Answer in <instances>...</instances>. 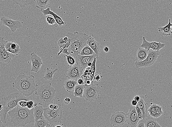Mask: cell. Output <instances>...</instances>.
<instances>
[{"label":"cell","mask_w":172,"mask_h":127,"mask_svg":"<svg viewBox=\"0 0 172 127\" xmlns=\"http://www.w3.org/2000/svg\"><path fill=\"white\" fill-rule=\"evenodd\" d=\"M155 105V104L152 105L148 109V113H149L150 116L156 118V113Z\"/></svg>","instance_id":"32"},{"label":"cell","mask_w":172,"mask_h":127,"mask_svg":"<svg viewBox=\"0 0 172 127\" xmlns=\"http://www.w3.org/2000/svg\"><path fill=\"white\" fill-rule=\"evenodd\" d=\"M127 114L122 111L116 112L111 115L110 123L112 126H120L126 123Z\"/></svg>","instance_id":"10"},{"label":"cell","mask_w":172,"mask_h":127,"mask_svg":"<svg viewBox=\"0 0 172 127\" xmlns=\"http://www.w3.org/2000/svg\"><path fill=\"white\" fill-rule=\"evenodd\" d=\"M92 62H90L88 63V67H91V66L92 65Z\"/></svg>","instance_id":"54"},{"label":"cell","mask_w":172,"mask_h":127,"mask_svg":"<svg viewBox=\"0 0 172 127\" xmlns=\"http://www.w3.org/2000/svg\"><path fill=\"white\" fill-rule=\"evenodd\" d=\"M101 92L98 84L95 83L93 81L90 85H86L83 97L86 101H96L99 98Z\"/></svg>","instance_id":"6"},{"label":"cell","mask_w":172,"mask_h":127,"mask_svg":"<svg viewBox=\"0 0 172 127\" xmlns=\"http://www.w3.org/2000/svg\"><path fill=\"white\" fill-rule=\"evenodd\" d=\"M53 107H54V105H53V104H51L49 105L48 107L50 109H53Z\"/></svg>","instance_id":"53"},{"label":"cell","mask_w":172,"mask_h":127,"mask_svg":"<svg viewBox=\"0 0 172 127\" xmlns=\"http://www.w3.org/2000/svg\"><path fill=\"white\" fill-rule=\"evenodd\" d=\"M0 24L8 27L12 32H16L17 29L22 27V23L20 21L14 20L6 17H2L0 19Z\"/></svg>","instance_id":"9"},{"label":"cell","mask_w":172,"mask_h":127,"mask_svg":"<svg viewBox=\"0 0 172 127\" xmlns=\"http://www.w3.org/2000/svg\"><path fill=\"white\" fill-rule=\"evenodd\" d=\"M104 51L106 52H108L109 51L110 49L109 47H108V46H106L105 48H104Z\"/></svg>","instance_id":"50"},{"label":"cell","mask_w":172,"mask_h":127,"mask_svg":"<svg viewBox=\"0 0 172 127\" xmlns=\"http://www.w3.org/2000/svg\"><path fill=\"white\" fill-rule=\"evenodd\" d=\"M7 42L5 41L3 37H0V51L6 50L5 46Z\"/></svg>","instance_id":"36"},{"label":"cell","mask_w":172,"mask_h":127,"mask_svg":"<svg viewBox=\"0 0 172 127\" xmlns=\"http://www.w3.org/2000/svg\"><path fill=\"white\" fill-rule=\"evenodd\" d=\"M12 86L24 96L28 97L35 92L39 86L35 83L34 76L26 75L21 73L12 83Z\"/></svg>","instance_id":"2"},{"label":"cell","mask_w":172,"mask_h":127,"mask_svg":"<svg viewBox=\"0 0 172 127\" xmlns=\"http://www.w3.org/2000/svg\"><path fill=\"white\" fill-rule=\"evenodd\" d=\"M30 58L32 63L31 72H39L42 65L43 64L42 59L34 52L32 53L31 54Z\"/></svg>","instance_id":"14"},{"label":"cell","mask_w":172,"mask_h":127,"mask_svg":"<svg viewBox=\"0 0 172 127\" xmlns=\"http://www.w3.org/2000/svg\"><path fill=\"white\" fill-rule=\"evenodd\" d=\"M63 108L59 104V108L57 110L50 109L48 107L44 108L43 115L50 124L52 125L60 121L63 117Z\"/></svg>","instance_id":"7"},{"label":"cell","mask_w":172,"mask_h":127,"mask_svg":"<svg viewBox=\"0 0 172 127\" xmlns=\"http://www.w3.org/2000/svg\"><path fill=\"white\" fill-rule=\"evenodd\" d=\"M61 53L67 55H71V53L69 52L68 49V48H65L63 50Z\"/></svg>","instance_id":"45"},{"label":"cell","mask_w":172,"mask_h":127,"mask_svg":"<svg viewBox=\"0 0 172 127\" xmlns=\"http://www.w3.org/2000/svg\"><path fill=\"white\" fill-rule=\"evenodd\" d=\"M5 48L7 51L13 54L14 56H18L21 52L20 46L14 41L7 42Z\"/></svg>","instance_id":"17"},{"label":"cell","mask_w":172,"mask_h":127,"mask_svg":"<svg viewBox=\"0 0 172 127\" xmlns=\"http://www.w3.org/2000/svg\"><path fill=\"white\" fill-rule=\"evenodd\" d=\"M160 52L159 51L150 50L145 60L140 62H136L135 65L137 69L142 67H148L154 65L156 62Z\"/></svg>","instance_id":"8"},{"label":"cell","mask_w":172,"mask_h":127,"mask_svg":"<svg viewBox=\"0 0 172 127\" xmlns=\"http://www.w3.org/2000/svg\"><path fill=\"white\" fill-rule=\"evenodd\" d=\"M61 127V125H57V126H56V127Z\"/></svg>","instance_id":"55"},{"label":"cell","mask_w":172,"mask_h":127,"mask_svg":"<svg viewBox=\"0 0 172 127\" xmlns=\"http://www.w3.org/2000/svg\"><path fill=\"white\" fill-rule=\"evenodd\" d=\"M85 86H86V85H81L77 83L76 85L74 90V96L82 98L83 97V95Z\"/></svg>","instance_id":"27"},{"label":"cell","mask_w":172,"mask_h":127,"mask_svg":"<svg viewBox=\"0 0 172 127\" xmlns=\"http://www.w3.org/2000/svg\"><path fill=\"white\" fill-rule=\"evenodd\" d=\"M5 126L4 125V124L3 123L2 121L1 116H0V127H4Z\"/></svg>","instance_id":"51"},{"label":"cell","mask_w":172,"mask_h":127,"mask_svg":"<svg viewBox=\"0 0 172 127\" xmlns=\"http://www.w3.org/2000/svg\"><path fill=\"white\" fill-rule=\"evenodd\" d=\"M58 71V69H56L52 71L49 68L47 67V68L45 75H44L43 77L44 79L47 80H49V81H52L53 76H54V74Z\"/></svg>","instance_id":"31"},{"label":"cell","mask_w":172,"mask_h":127,"mask_svg":"<svg viewBox=\"0 0 172 127\" xmlns=\"http://www.w3.org/2000/svg\"><path fill=\"white\" fill-rule=\"evenodd\" d=\"M148 50L140 46L137 52L136 61L140 62L145 60L148 56Z\"/></svg>","instance_id":"24"},{"label":"cell","mask_w":172,"mask_h":127,"mask_svg":"<svg viewBox=\"0 0 172 127\" xmlns=\"http://www.w3.org/2000/svg\"><path fill=\"white\" fill-rule=\"evenodd\" d=\"M44 107L42 105L36 106L34 108L33 115L35 120H39L44 118Z\"/></svg>","instance_id":"25"},{"label":"cell","mask_w":172,"mask_h":127,"mask_svg":"<svg viewBox=\"0 0 172 127\" xmlns=\"http://www.w3.org/2000/svg\"><path fill=\"white\" fill-rule=\"evenodd\" d=\"M13 3L18 5L21 8L33 5L35 0H11Z\"/></svg>","instance_id":"26"},{"label":"cell","mask_w":172,"mask_h":127,"mask_svg":"<svg viewBox=\"0 0 172 127\" xmlns=\"http://www.w3.org/2000/svg\"><path fill=\"white\" fill-rule=\"evenodd\" d=\"M21 100L28 101L29 99L21 93H14L3 97L0 102V116L4 124L7 123L8 112L18 105Z\"/></svg>","instance_id":"3"},{"label":"cell","mask_w":172,"mask_h":127,"mask_svg":"<svg viewBox=\"0 0 172 127\" xmlns=\"http://www.w3.org/2000/svg\"><path fill=\"white\" fill-rule=\"evenodd\" d=\"M34 108L31 110L18 105L8 112L12 123L14 126H25L35 121Z\"/></svg>","instance_id":"1"},{"label":"cell","mask_w":172,"mask_h":127,"mask_svg":"<svg viewBox=\"0 0 172 127\" xmlns=\"http://www.w3.org/2000/svg\"><path fill=\"white\" fill-rule=\"evenodd\" d=\"M71 40L69 38V40L68 41L67 43H65L63 44L62 45H61L60 46V50H59V52L58 53V56H59L60 55L63 51V50L66 48H68L70 45H71Z\"/></svg>","instance_id":"35"},{"label":"cell","mask_w":172,"mask_h":127,"mask_svg":"<svg viewBox=\"0 0 172 127\" xmlns=\"http://www.w3.org/2000/svg\"><path fill=\"white\" fill-rule=\"evenodd\" d=\"M165 44L162 43L161 42H157L155 41L149 42L146 41L145 37H143V42L140 47L146 49L149 51L150 49L159 51L165 47Z\"/></svg>","instance_id":"12"},{"label":"cell","mask_w":172,"mask_h":127,"mask_svg":"<svg viewBox=\"0 0 172 127\" xmlns=\"http://www.w3.org/2000/svg\"><path fill=\"white\" fill-rule=\"evenodd\" d=\"M56 92V90L50 83L38 86L35 94L39 99L40 105L46 108L54 103Z\"/></svg>","instance_id":"5"},{"label":"cell","mask_w":172,"mask_h":127,"mask_svg":"<svg viewBox=\"0 0 172 127\" xmlns=\"http://www.w3.org/2000/svg\"><path fill=\"white\" fill-rule=\"evenodd\" d=\"M66 36L71 40V45L68 48V51L71 53V56L75 58L80 55L82 49L87 45L89 35L77 32L74 33L67 32Z\"/></svg>","instance_id":"4"},{"label":"cell","mask_w":172,"mask_h":127,"mask_svg":"<svg viewBox=\"0 0 172 127\" xmlns=\"http://www.w3.org/2000/svg\"><path fill=\"white\" fill-rule=\"evenodd\" d=\"M144 123L145 127H162L157 121L156 118L152 117L150 115H148L144 120Z\"/></svg>","instance_id":"23"},{"label":"cell","mask_w":172,"mask_h":127,"mask_svg":"<svg viewBox=\"0 0 172 127\" xmlns=\"http://www.w3.org/2000/svg\"><path fill=\"white\" fill-rule=\"evenodd\" d=\"M26 107L30 110L33 109L35 107V104L33 101L32 100L27 101Z\"/></svg>","instance_id":"40"},{"label":"cell","mask_w":172,"mask_h":127,"mask_svg":"<svg viewBox=\"0 0 172 127\" xmlns=\"http://www.w3.org/2000/svg\"><path fill=\"white\" fill-rule=\"evenodd\" d=\"M59 104H58L54 105V107H53V109L57 110L59 108Z\"/></svg>","instance_id":"52"},{"label":"cell","mask_w":172,"mask_h":127,"mask_svg":"<svg viewBox=\"0 0 172 127\" xmlns=\"http://www.w3.org/2000/svg\"><path fill=\"white\" fill-rule=\"evenodd\" d=\"M171 20L170 19L169 23L165 26L163 27H159L158 30L159 32H163L162 35L165 37H167L171 35L172 34V29L171 24Z\"/></svg>","instance_id":"22"},{"label":"cell","mask_w":172,"mask_h":127,"mask_svg":"<svg viewBox=\"0 0 172 127\" xmlns=\"http://www.w3.org/2000/svg\"><path fill=\"white\" fill-rule=\"evenodd\" d=\"M135 108L139 120L143 119V112H142L141 110L139 108V107L137 106H135Z\"/></svg>","instance_id":"39"},{"label":"cell","mask_w":172,"mask_h":127,"mask_svg":"<svg viewBox=\"0 0 172 127\" xmlns=\"http://www.w3.org/2000/svg\"><path fill=\"white\" fill-rule=\"evenodd\" d=\"M137 127H145V123L144 119L140 120L138 122Z\"/></svg>","instance_id":"42"},{"label":"cell","mask_w":172,"mask_h":127,"mask_svg":"<svg viewBox=\"0 0 172 127\" xmlns=\"http://www.w3.org/2000/svg\"><path fill=\"white\" fill-rule=\"evenodd\" d=\"M140 96V100L138 102L137 106L139 107L143 112V118L144 120L148 116V107L147 105L144 100V97L143 95Z\"/></svg>","instance_id":"20"},{"label":"cell","mask_w":172,"mask_h":127,"mask_svg":"<svg viewBox=\"0 0 172 127\" xmlns=\"http://www.w3.org/2000/svg\"><path fill=\"white\" fill-rule=\"evenodd\" d=\"M95 57H96V54L90 56H81L80 55L76 56L75 59L76 63L81 66L85 71L86 68L88 67V63L92 62Z\"/></svg>","instance_id":"15"},{"label":"cell","mask_w":172,"mask_h":127,"mask_svg":"<svg viewBox=\"0 0 172 127\" xmlns=\"http://www.w3.org/2000/svg\"><path fill=\"white\" fill-rule=\"evenodd\" d=\"M71 99L69 97H66L64 100V102L65 105H68L71 102Z\"/></svg>","instance_id":"46"},{"label":"cell","mask_w":172,"mask_h":127,"mask_svg":"<svg viewBox=\"0 0 172 127\" xmlns=\"http://www.w3.org/2000/svg\"><path fill=\"white\" fill-rule=\"evenodd\" d=\"M134 100L135 101L139 102V101L140 100V96H136L135 97Z\"/></svg>","instance_id":"49"},{"label":"cell","mask_w":172,"mask_h":127,"mask_svg":"<svg viewBox=\"0 0 172 127\" xmlns=\"http://www.w3.org/2000/svg\"><path fill=\"white\" fill-rule=\"evenodd\" d=\"M127 123L131 127H137L139 119L138 118L135 106H131L129 111L127 114Z\"/></svg>","instance_id":"13"},{"label":"cell","mask_w":172,"mask_h":127,"mask_svg":"<svg viewBox=\"0 0 172 127\" xmlns=\"http://www.w3.org/2000/svg\"><path fill=\"white\" fill-rule=\"evenodd\" d=\"M43 14L44 16H46L50 15L52 16L56 20V23L58 24L59 27H61L63 25H65L66 23L65 22L62 20V19L56 13H55L54 12L51 11L50 6H48L46 9L42 10L41 11Z\"/></svg>","instance_id":"18"},{"label":"cell","mask_w":172,"mask_h":127,"mask_svg":"<svg viewBox=\"0 0 172 127\" xmlns=\"http://www.w3.org/2000/svg\"><path fill=\"white\" fill-rule=\"evenodd\" d=\"M94 54H95V52L87 44L82 49L80 52V55L81 56H90Z\"/></svg>","instance_id":"30"},{"label":"cell","mask_w":172,"mask_h":127,"mask_svg":"<svg viewBox=\"0 0 172 127\" xmlns=\"http://www.w3.org/2000/svg\"><path fill=\"white\" fill-rule=\"evenodd\" d=\"M171 29H172V26H171Z\"/></svg>","instance_id":"56"},{"label":"cell","mask_w":172,"mask_h":127,"mask_svg":"<svg viewBox=\"0 0 172 127\" xmlns=\"http://www.w3.org/2000/svg\"><path fill=\"white\" fill-rule=\"evenodd\" d=\"M87 44L92 49L96 55L97 59H98L101 49L100 43L97 42L92 36L89 35Z\"/></svg>","instance_id":"16"},{"label":"cell","mask_w":172,"mask_h":127,"mask_svg":"<svg viewBox=\"0 0 172 127\" xmlns=\"http://www.w3.org/2000/svg\"><path fill=\"white\" fill-rule=\"evenodd\" d=\"M66 57L67 59V61L69 66L75 65L76 63V61L75 58L71 55H66Z\"/></svg>","instance_id":"33"},{"label":"cell","mask_w":172,"mask_h":127,"mask_svg":"<svg viewBox=\"0 0 172 127\" xmlns=\"http://www.w3.org/2000/svg\"><path fill=\"white\" fill-rule=\"evenodd\" d=\"M156 113V118L160 117L162 115L163 111L162 107L160 105L156 104L155 105Z\"/></svg>","instance_id":"34"},{"label":"cell","mask_w":172,"mask_h":127,"mask_svg":"<svg viewBox=\"0 0 172 127\" xmlns=\"http://www.w3.org/2000/svg\"><path fill=\"white\" fill-rule=\"evenodd\" d=\"M46 19L47 22L50 25H53L56 23V21L55 19L50 16H46Z\"/></svg>","instance_id":"38"},{"label":"cell","mask_w":172,"mask_h":127,"mask_svg":"<svg viewBox=\"0 0 172 127\" xmlns=\"http://www.w3.org/2000/svg\"><path fill=\"white\" fill-rule=\"evenodd\" d=\"M37 5L36 7L40 10L46 9L49 5L50 0H36Z\"/></svg>","instance_id":"28"},{"label":"cell","mask_w":172,"mask_h":127,"mask_svg":"<svg viewBox=\"0 0 172 127\" xmlns=\"http://www.w3.org/2000/svg\"><path fill=\"white\" fill-rule=\"evenodd\" d=\"M138 102L136 101H135V100H133L131 101V105L133 106H136L137 105Z\"/></svg>","instance_id":"48"},{"label":"cell","mask_w":172,"mask_h":127,"mask_svg":"<svg viewBox=\"0 0 172 127\" xmlns=\"http://www.w3.org/2000/svg\"><path fill=\"white\" fill-rule=\"evenodd\" d=\"M97 58L96 57H95L94 60H93L92 65L91 67V70H90V75H91L93 77H94L95 75V73L96 71V63Z\"/></svg>","instance_id":"37"},{"label":"cell","mask_w":172,"mask_h":127,"mask_svg":"<svg viewBox=\"0 0 172 127\" xmlns=\"http://www.w3.org/2000/svg\"><path fill=\"white\" fill-rule=\"evenodd\" d=\"M84 70L80 65L76 63L72 66H69L67 71L66 77L68 79L77 80L80 79L83 74Z\"/></svg>","instance_id":"11"},{"label":"cell","mask_w":172,"mask_h":127,"mask_svg":"<svg viewBox=\"0 0 172 127\" xmlns=\"http://www.w3.org/2000/svg\"><path fill=\"white\" fill-rule=\"evenodd\" d=\"M77 83V80L68 79L64 82L63 85L67 92L71 93L74 90V88Z\"/></svg>","instance_id":"21"},{"label":"cell","mask_w":172,"mask_h":127,"mask_svg":"<svg viewBox=\"0 0 172 127\" xmlns=\"http://www.w3.org/2000/svg\"><path fill=\"white\" fill-rule=\"evenodd\" d=\"M67 43L63 39V38H61L59 40V41L57 42L58 46L60 47L61 45H62L63 44Z\"/></svg>","instance_id":"43"},{"label":"cell","mask_w":172,"mask_h":127,"mask_svg":"<svg viewBox=\"0 0 172 127\" xmlns=\"http://www.w3.org/2000/svg\"><path fill=\"white\" fill-rule=\"evenodd\" d=\"M77 83L78 84L81 85H84L83 80L81 79V78H80V79L77 80Z\"/></svg>","instance_id":"47"},{"label":"cell","mask_w":172,"mask_h":127,"mask_svg":"<svg viewBox=\"0 0 172 127\" xmlns=\"http://www.w3.org/2000/svg\"><path fill=\"white\" fill-rule=\"evenodd\" d=\"M2 1H5V0H2Z\"/></svg>","instance_id":"57"},{"label":"cell","mask_w":172,"mask_h":127,"mask_svg":"<svg viewBox=\"0 0 172 127\" xmlns=\"http://www.w3.org/2000/svg\"><path fill=\"white\" fill-rule=\"evenodd\" d=\"M101 77L98 74H96L94 75V77H93V80H95L97 82H100L101 81Z\"/></svg>","instance_id":"44"},{"label":"cell","mask_w":172,"mask_h":127,"mask_svg":"<svg viewBox=\"0 0 172 127\" xmlns=\"http://www.w3.org/2000/svg\"><path fill=\"white\" fill-rule=\"evenodd\" d=\"M27 101L21 100L18 101V105L22 107H27Z\"/></svg>","instance_id":"41"},{"label":"cell","mask_w":172,"mask_h":127,"mask_svg":"<svg viewBox=\"0 0 172 127\" xmlns=\"http://www.w3.org/2000/svg\"><path fill=\"white\" fill-rule=\"evenodd\" d=\"M34 127H45L50 126V124L45 117L37 120H35Z\"/></svg>","instance_id":"29"},{"label":"cell","mask_w":172,"mask_h":127,"mask_svg":"<svg viewBox=\"0 0 172 127\" xmlns=\"http://www.w3.org/2000/svg\"><path fill=\"white\" fill-rule=\"evenodd\" d=\"M14 56L13 54L7 51H0V63L8 64L11 62L12 58Z\"/></svg>","instance_id":"19"}]
</instances>
